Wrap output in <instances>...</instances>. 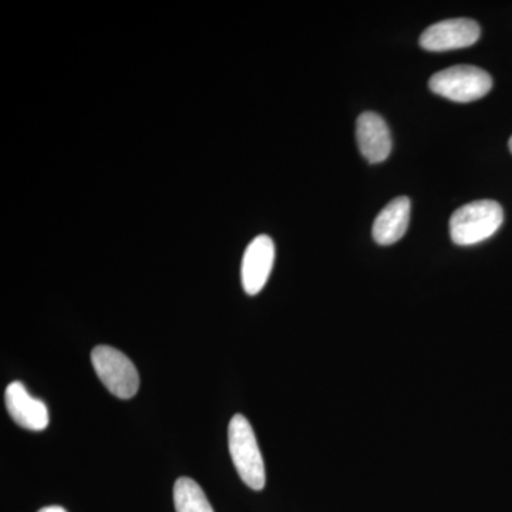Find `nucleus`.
<instances>
[{"label":"nucleus","mask_w":512,"mask_h":512,"mask_svg":"<svg viewBox=\"0 0 512 512\" xmlns=\"http://www.w3.org/2000/svg\"><path fill=\"white\" fill-rule=\"evenodd\" d=\"M504 221L503 207L493 200L470 202L450 218V237L461 247L477 245L493 237Z\"/></svg>","instance_id":"nucleus-1"},{"label":"nucleus","mask_w":512,"mask_h":512,"mask_svg":"<svg viewBox=\"0 0 512 512\" xmlns=\"http://www.w3.org/2000/svg\"><path fill=\"white\" fill-rule=\"evenodd\" d=\"M228 446L241 480L252 490L261 491L266 483L264 458L254 430L242 414H237L229 421Z\"/></svg>","instance_id":"nucleus-2"},{"label":"nucleus","mask_w":512,"mask_h":512,"mask_svg":"<svg viewBox=\"0 0 512 512\" xmlns=\"http://www.w3.org/2000/svg\"><path fill=\"white\" fill-rule=\"evenodd\" d=\"M431 92L457 103H471L483 99L493 87L490 74L474 66L448 67L433 74L429 82Z\"/></svg>","instance_id":"nucleus-3"},{"label":"nucleus","mask_w":512,"mask_h":512,"mask_svg":"<svg viewBox=\"0 0 512 512\" xmlns=\"http://www.w3.org/2000/svg\"><path fill=\"white\" fill-rule=\"evenodd\" d=\"M92 363L97 376L114 396L124 400L136 396L140 376L124 353L110 346H97L92 352Z\"/></svg>","instance_id":"nucleus-4"},{"label":"nucleus","mask_w":512,"mask_h":512,"mask_svg":"<svg viewBox=\"0 0 512 512\" xmlns=\"http://www.w3.org/2000/svg\"><path fill=\"white\" fill-rule=\"evenodd\" d=\"M480 36V25L474 20L448 19L424 30L420 46L429 52H448L473 46Z\"/></svg>","instance_id":"nucleus-5"},{"label":"nucleus","mask_w":512,"mask_h":512,"mask_svg":"<svg viewBox=\"0 0 512 512\" xmlns=\"http://www.w3.org/2000/svg\"><path fill=\"white\" fill-rule=\"evenodd\" d=\"M275 261L274 241L259 235L248 245L242 258L241 281L248 295H258L268 282Z\"/></svg>","instance_id":"nucleus-6"},{"label":"nucleus","mask_w":512,"mask_h":512,"mask_svg":"<svg viewBox=\"0 0 512 512\" xmlns=\"http://www.w3.org/2000/svg\"><path fill=\"white\" fill-rule=\"evenodd\" d=\"M357 146L370 164L383 163L392 153L393 141L386 121L379 114L367 111L357 119Z\"/></svg>","instance_id":"nucleus-7"},{"label":"nucleus","mask_w":512,"mask_h":512,"mask_svg":"<svg viewBox=\"0 0 512 512\" xmlns=\"http://www.w3.org/2000/svg\"><path fill=\"white\" fill-rule=\"evenodd\" d=\"M6 409L23 429L42 431L49 426V410L42 400L30 396L23 383H10L5 392Z\"/></svg>","instance_id":"nucleus-8"},{"label":"nucleus","mask_w":512,"mask_h":512,"mask_svg":"<svg viewBox=\"0 0 512 512\" xmlns=\"http://www.w3.org/2000/svg\"><path fill=\"white\" fill-rule=\"evenodd\" d=\"M410 200L407 197L394 198L377 215L373 225V238L379 245H393L400 241L409 228Z\"/></svg>","instance_id":"nucleus-9"},{"label":"nucleus","mask_w":512,"mask_h":512,"mask_svg":"<svg viewBox=\"0 0 512 512\" xmlns=\"http://www.w3.org/2000/svg\"><path fill=\"white\" fill-rule=\"evenodd\" d=\"M174 504L177 512H214L200 485L188 477L175 481Z\"/></svg>","instance_id":"nucleus-10"},{"label":"nucleus","mask_w":512,"mask_h":512,"mask_svg":"<svg viewBox=\"0 0 512 512\" xmlns=\"http://www.w3.org/2000/svg\"><path fill=\"white\" fill-rule=\"evenodd\" d=\"M39 512H67L62 507H57V505H52V507L42 508Z\"/></svg>","instance_id":"nucleus-11"},{"label":"nucleus","mask_w":512,"mask_h":512,"mask_svg":"<svg viewBox=\"0 0 512 512\" xmlns=\"http://www.w3.org/2000/svg\"><path fill=\"white\" fill-rule=\"evenodd\" d=\"M508 146H510V150H511V153H512V137L510 138V144H508Z\"/></svg>","instance_id":"nucleus-12"}]
</instances>
